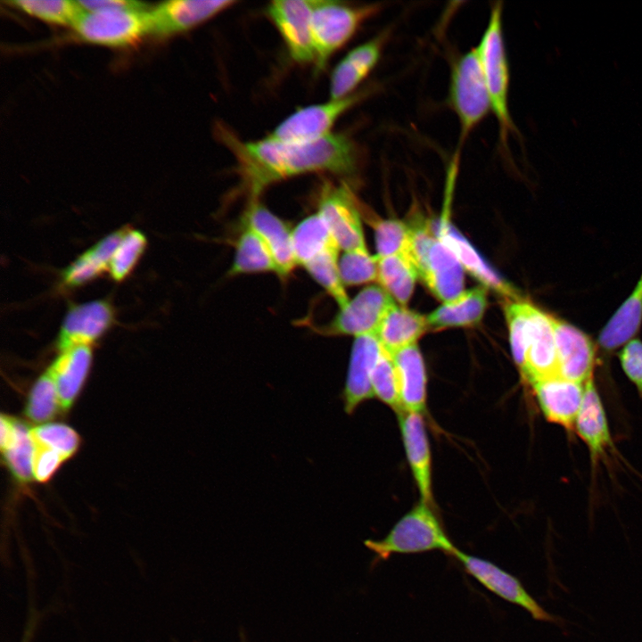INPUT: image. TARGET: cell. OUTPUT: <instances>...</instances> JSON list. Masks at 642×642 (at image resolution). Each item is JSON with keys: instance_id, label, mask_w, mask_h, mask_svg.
Returning a JSON list of instances; mask_svg holds the SVG:
<instances>
[{"instance_id": "26", "label": "cell", "mask_w": 642, "mask_h": 642, "mask_svg": "<svg viewBox=\"0 0 642 642\" xmlns=\"http://www.w3.org/2000/svg\"><path fill=\"white\" fill-rule=\"evenodd\" d=\"M442 218L437 228V236L455 253L463 268L486 287L507 297L516 298L511 285L500 278L480 257L472 245Z\"/></svg>"}, {"instance_id": "19", "label": "cell", "mask_w": 642, "mask_h": 642, "mask_svg": "<svg viewBox=\"0 0 642 642\" xmlns=\"http://www.w3.org/2000/svg\"><path fill=\"white\" fill-rule=\"evenodd\" d=\"M381 352L382 346L374 334L355 337L342 391L347 414H352L364 401L374 398L371 377Z\"/></svg>"}, {"instance_id": "34", "label": "cell", "mask_w": 642, "mask_h": 642, "mask_svg": "<svg viewBox=\"0 0 642 642\" xmlns=\"http://www.w3.org/2000/svg\"><path fill=\"white\" fill-rule=\"evenodd\" d=\"M373 226L376 247L375 257L400 254L412 262V231L409 226L395 219L376 220Z\"/></svg>"}, {"instance_id": "44", "label": "cell", "mask_w": 642, "mask_h": 642, "mask_svg": "<svg viewBox=\"0 0 642 642\" xmlns=\"http://www.w3.org/2000/svg\"><path fill=\"white\" fill-rule=\"evenodd\" d=\"M33 477L38 482H46L54 474L65 458L45 446L33 444Z\"/></svg>"}, {"instance_id": "27", "label": "cell", "mask_w": 642, "mask_h": 642, "mask_svg": "<svg viewBox=\"0 0 642 642\" xmlns=\"http://www.w3.org/2000/svg\"><path fill=\"white\" fill-rule=\"evenodd\" d=\"M642 324V274L634 290L599 333L598 344L611 352L634 339Z\"/></svg>"}, {"instance_id": "23", "label": "cell", "mask_w": 642, "mask_h": 642, "mask_svg": "<svg viewBox=\"0 0 642 642\" xmlns=\"http://www.w3.org/2000/svg\"><path fill=\"white\" fill-rule=\"evenodd\" d=\"M395 366L403 411L423 414L426 409L427 376L416 344L391 355Z\"/></svg>"}, {"instance_id": "22", "label": "cell", "mask_w": 642, "mask_h": 642, "mask_svg": "<svg viewBox=\"0 0 642 642\" xmlns=\"http://www.w3.org/2000/svg\"><path fill=\"white\" fill-rule=\"evenodd\" d=\"M377 37L350 50L333 69L329 86L330 99L349 96L376 65L383 43Z\"/></svg>"}, {"instance_id": "2", "label": "cell", "mask_w": 642, "mask_h": 642, "mask_svg": "<svg viewBox=\"0 0 642 642\" xmlns=\"http://www.w3.org/2000/svg\"><path fill=\"white\" fill-rule=\"evenodd\" d=\"M364 545L374 553L377 560H386L393 554L432 550L452 555L457 549L432 507L422 500L403 515L383 539H366Z\"/></svg>"}, {"instance_id": "32", "label": "cell", "mask_w": 642, "mask_h": 642, "mask_svg": "<svg viewBox=\"0 0 642 642\" xmlns=\"http://www.w3.org/2000/svg\"><path fill=\"white\" fill-rule=\"evenodd\" d=\"M377 282L394 300L405 305L410 300L417 271L409 259L400 254L377 258Z\"/></svg>"}, {"instance_id": "6", "label": "cell", "mask_w": 642, "mask_h": 642, "mask_svg": "<svg viewBox=\"0 0 642 642\" xmlns=\"http://www.w3.org/2000/svg\"><path fill=\"white\" fill-rule=\"evenodd\" d=\"M449 101L464 139L491 110L476 47L460 56L452 68Z\"/></svg>"}, {"instance_id": "48", "label": "cell", "mask_w": 642, "mask_h": 642, "mask_svg": "<svg viewBox=\"0 0 642 642\" xmlns=\"http://www.w3.org/2000/svg\"><path fill=\"white\" fill-rule=\"evenodd\" d=\"M241 642H247V641L245 640V638H244L243 634H241Z\"/></svg>"}, {"instance_id": "28", "label": "cell", "mask_w": 642, "mask_h": 642, "mask_svg": "<svg viewBox=\"0 0 642 642\" xmlns=\"http://www.w3.org/2000/svg\"><path fill=\"white\" fill-rule=\"evenodd\" d=\"M125 229L113 232L78 256L63 272L62 284L74 287L82 285L103 272H109L111 257Z\"/></svg>"}, {"instance_id": "39", "label": "cell", "mask_w": 642, "mask_h": 642, "mask_svg": "<svg viewBox=\"0 0 642 642\" xmlns=\"http://www.w3.org/2000/svg\"><path fill=\"white\" fill-rule=\"evenodd\" d=\"M338 265L344 286L377 281V259L371 256L367 249L343 251L339 257Z\"/></svg>"}, {"instance_id": "33", "label": "cell", "mask_w": 642, "mask_h": 642, "mask_svg": "<svg viewBox=\"0 0 642 642\" xmlns=\"http://www.w3.org/2000/svg\"><path fill=\"white\" fill-rule=\"evenodd\" d=\"M3 452L13 476L21 482L30 481L33 477L34 447L27 425L13 419L12 435Z\"/></svg>"}, {"instance_id": "9", "label": "cell", "mask_w": 642, "mask_h": 642, "mask_svg": "<svg viewBox=\"0 0 642 642\" xmlns=\"http://www.w3.org/2000/svg\"><path fill=\"white\" fill-rule=\"evenodd\" d=\"M364 92L344 98L302 107L284 119L267 136L268 139L290 144L309 143L319 140L329 134L337 119L354 106Z\"/></svg>"}, {"instance_id": "38", "label": "cell", "mask_w": 642, "mask_h": 642, "mask_svg": "<svg viewBox=\"0 0 642 642\" xmlns=\"http://www.w3.org/2000/svg\"><path fill=\"white\" fill-rule=\"evenodd\" d=\"M371 383L374 397L397 414L403 411L395 366L391 356L383 348L372 373Z\"/></svg>"}, {"instance_id": "29", "label": "cell", "mask_w": 642, "mask_h": 642, "mask_svg": "<svg viewBox=\"0 0 642 642\" xmlns=\"http://www.w3.org/2000/svg\"><path fill=\"white\" fill-rule=\"evenodd\" d=\"M486 306L487 292L484 287L464 291L432 311L426 317L428 325L443 328L476 324L483 317Z\"/></svg>"}, {"instance_id": "5", "label": "cell", "mask_w": 642, "mask_h": 642, "mask_svg": "<svg viewBox=\"0 0 642 642\" xmlns=\"http://www.w3.org/2000/svg\"><path fill=\"white\" fill-rule=\"evenodd\" d=\"M315 64L322 70L331 56L355 34L363 21L376 13L377 4L355 6L339 1L311 0Z\"/></svg>"}, {"instance_id": "11", "label": "cell", "mask_w": 642, "mask_h": 642, "mask_svg": "<svg viewBox=\"0 0 642 642\" xmlns=\"http://www.w3.org/2000/svg\"><path fill=\"white\" fill-rule=\"evenodd\" d=\"M266 13L281 35L291 58L301 64L316 61L311 0H276Z\"/></svg>"}, {"instance_id": "45", "label": "cell", "mask_w": 642, "mask_h": 642, "mask_svg": "<svg viewBox=\"0 0 642 642\" xmlns=\"http://www.w3.org/2000/svg\"><path fill=\"white\" fill-rule=\"evenodd\" d=\"M85 11H101L115 9H147L146 4L136 1L125 0H92L77 1Z\"/></svg>"}, {"instance_id": "1", "label": "cell", "mask_w": 642, "mask_h": 642, "mask_svg": "<svg viewBox=\"0 0 642 642\" xmlns=\"http://www.w3.org/2000/svg\"><path fill=\"white\" fill-rule=\"evenodd\" d=\"M221 142L233 153L241 188L251 200L270 185L292 177L330 172L350 175L358 164V152L351 139L342 134H329L313 142L290 144L266 137L243 141L223 127L218 128Z\"/></svg>"}, {"instance_id": "41", "label": "cell", "mask_w": 642, "mask_h": 642, "mask_svg": "<svg viewBox=\"0 0 642 642\" xmlns=\"http://www.w3.org/2000/svg\"><path fill=\"white\" fill-rule=\"evenodd\" d=\"M33 444L45 446L60 453L65 459L78 449L79 437L70 426L63 424H46L30 430Z\"/></svg>"}, {"instance_id": "13", "label": "cell", "mask_w": 642, "mask_h": 642, "mask_svg": "<svg viewBox=\"0 0 642 642\" xmlns=\"http://www.w3.org/2000/svg\"><path fill=\"white\" fill-rule=\"evenodd\" d=\"M463 565L467 573L501 598L523 607L536 620L556 621V618L528 593L514 576L493 563L456 549L452 555Z\"/></svg>"}, {"instance_id": "10", "label": "cell", "mask_w": 642, "mask_h": 642, "mask_svg": "<svg viewBox=\"0 0 642 642\" xmlns=\"http://www.w3.org/2000/svg\"><path fill=\"white\" fill-rule=\"evenodd\" d=\"M317 212L343 251L366 249L356 197L344 183L325 184L320 193Z\"/></svg>"}, {"instance_id": "36", "label": "cell", "mask_w": 642, "mask_h": 642, "mask_svg": "<svg viewBox=\"0 0 642 642\" xmlns=\"http://www.w3.org/2000/svg\"><path fill=\"white\" fill-rule=\"evenodd\" d=\"M6 4L45 21L72 25L82 12L77 1L69 0H19Z\"/></svg>"}, {"instance_id": "15", "label": "cell", "mask_w": 642, "mask_h": 642, "mask_svg": "<svg viewBox=\"0 0 642 642\" xmlns=\"http://www.w3.org/2000/svg\"><path fill=\"white\" fill-rule=\"evenodd\" d=\"M233 0H171L148 11L149 33L169 36L186 31L235 4Z\"/></svg>"}, {"instance_id": "43", "label": "cell", "mask_w": 642, "mask_h": 642, "mask_svg": "<svg viewBox=\"0 0 642 642\" xmlns=\"http://www.w3.org/2000/svg\"><path fill=\"white\" fill-rule=\"evenodd\" d=\"M618 357L624 374L642 398V342L632 339L623 345Z\"/></svg>"}, {"instance_id": "8", "label": "cell", "mask_w": 642, "mask_h": 642, "mask_svg": "<svg viewBox=\"0 0 642 642\" xmlns=\"http://www.w3.org/2000/svg\"><path fill=\"white\" fill-rule=\"evenodd\" d=\"M394 304L393 298L383 287L368 285L340 308L328 323L313 328L326 336L375 335L384 316Z\"/></svg>"}, {"instance_id": "37", "label": "cell", "mask_w": 642, "mask_h": 642, "mask_svg": "<svg viewBox=\"0 0 642 642\" xmlns=\"http://www.w3.org/2000/svg\"><path fill=\"white\" fill-rule=\"evenodd\" d=\"M146 244V237L141 231L125 229L109 266V273L113 280L121 282L129 276L144 253Z\"/></svg>"}, {"instance_id": "18", "label": "cell", "mask_w": 642, "mask_h": 642, "mask_svg": "<svg viewBox=\"0 0 642 642\" xmlns=\"http://www.w3.org/2000/svg\"><path fill=\"white\" fill-rule=\"evenodd\" d=\"M531 385L546 419L567 431L574 430L585 384L556 375L535 381Z\"/></svg>"}, {"instance_id": "47", "label": "cell", "mask_w": 642, "mask_h": 642, "mask_svg": "<svg viewBox=\"0 0 642 642\" xmlns=\"http://www.w3.org/2000/svg\"><path fill=\"white\" fill-rule=\"evenodd\" d=\"M36 621L37 619L30 618L29 621L28 622V626L25 630L24 635L22 637L21 642H31V638L35 630L36 627Z\"/></svg>"}, {"instance_id": "30", "label": "cell", "mask_w": 642, "mask_h": 642, "mask_svg": "<svg viewBox=\"0 0 642 642\" xmlns=\"http://www.w3.org/2000/svg\"><path fill=\"white\" fill-rule=\"evenodd\" d=\"M293 251L298 266L327 251H340L324 218L317 211L302 219L292 230Z\"/></svg>"}, {"instance_id": "21", "label": "cell", "mask_w": 642, "mask_h": 642, "mask_svg": "<svg viewBox=\"0 0 642 642\" xmlns=\"http://www.w3.org/2000/svg\"><path fill=\"white\" fill-rule=\"evenodd\" d=\"M574 429L587 445L592 464L596 465L612 447V438L604 405L593 378L585 383L583 400Z\"/></svg>"}, {"instance_id": "24", "label": "cell", "mask_w": 642, "mask_h": 642, "mask_svg": "<svg viewBox=\"0 0 642 642\" xmlns=\"http://www.w3.org/2000/svg\"><path fill=\"white\" fill-rule=\"evenodd\" d=\"M92 363L90 346H78L64 351L49 368L62 409H68L80 391Z\"/></svg>"}, {"instance_id": "20", "label": "cell", "mask_w": 642, "mask_h": 642, "mask_svg": "<svg viewBox=\"0 0 642 642\" xmlns=\"http://www.w3.org/2000/svg\"><path fill=\"white\" fill-rule=\"evenodd\" d=\"M398 416L407 458L422 501L431 506L433 504L431 451L423 416L409 411Z\"/></svg>"}, {"instance_id": "46", "label": "cell", "mask_w": 642, "mask_h": 642, "mask_svg": "<svg viewBox=\"0 0 642 642\" xmlns=\"http://www.w3.org/2000/svg\"><path fill=\"white\" fill-rule=\"evenodd\" d=\"M1 436H0V445L2 451L4 450V449L7 447V445L10 442V440L12 435V430H13V419L2 415L1 420Z\"/></svg>"}, {"instance_id": "35", "label": "cell", "mask_w": 642, "mask_h": 642, "mask_svg": "<svg viewBox=\"0 0 642 642\" xmlns=\"http://www.w3.org/2000/svg\"><path fill=\"white\" fill-rule=\"evenodd\" d=\"M339 251H327L303 268L310 276L336 301L339 308L350 300L339 271Z\"/></svg>"}, {"instance_id": "25", "label": "cell", "mask_w": 642, "mask_h": 642, "mask_svg": "<svg viewBox=\"0 0 642 642\" xmlns=\"http://www.w3.org/2000/svg\"><path fill=\"white\" fill-rule=\"evenodd\" d=\"M428 326L424 316L394 304L384 316L375 336L382 348L392 355L416 344Z\"/></svg>"}, {"instance_id": "3", "label": "cell", "mask_w": 642, "mask_h": 642, "mask_svg": "<svg viewBox=\"0 0 642 642\" xmlns=\"http://www.w3.org/2000/svg\"><path fill=\"white\" fill-rule=\"evenodd\" d=\"M412 262L429 290L443 302L464 292V268L426 224L411 226Z\"/></svg>"}, {"instance_id": "17", "label": "cell", "mask_w": 642, "mask_h": 642, "mask_svg": "<svg viewBox=\"0 0 642 642\" xmlns=\"http://www.w3.org/2000/svg\"><path fill=\"white\" fill-rule=\"evenodd\" d=\"M243 224L253 228L264 239L274 258L276 275L286 279L298 266L292 246V229L259 199L249 201Z\"/></svg>"}, {"instance_id": "7", "label": "cell", "mask_w": 642, "mask_h": 642, "mask_svg": "<svg viewBox=\"0 0 642 642\" xmlns=\"http://www.w3.org/2000/svg\"><path fill=\"white\" fill-rule=\"evenodd\" d=\"M73 27L86 42L114 47L128 45L149 33L148 11L82 9Z\"/></svg>"}, {"instance_id": "12", "label": "cell", "mask_w": 642, "mask_h": 642, "mask_svg": "<svg viewBox=\"0 0 642 642\" xmlns=\"http://www.w3.org/2000/svg\"><path fill=\"white\" fill-rule=\"evenodd\" d=\"M525 370L523 379L535 381L559 375V361L550 315L526 301Z\"/></svg>"}, {"instance_id": "42", "label": "cell", "mask_w": 642, "mask_h": 642, "mask_svg": "<svg viewBox=\"0 0 642 642\" xmlns=\"http://www.w3.org/2000/svg\"><path fill=\"white\" fill-rule=\"evenodd\" d=\"M525 304L526 300H514L505 308L512 353L521 374L525 370Z\"/></svg>"}, {"instance_id": "4", "label": "cell", "mask_w": 642, "mask_h": 642, "mask_svg": "<svg viewBox=\"0 0 642 642\" xmlns=\"http://www.w3.org/2000/svg\"><path fill=\"white\" fill-rule=\"evenodd\" d=\"M476 49L491 111L499 124L501 136L506 137L514 127L508 108L509 69L503 37L501 3L491 8L487 27Z\"/></svg>"}, {"instance_id": "40", "label": "cell", "mask_w": 642, "mask_h": 642, "mask_svg": "<svg viewBox=\"0 0 642 642\" xmlns=\"http://www.w3.org/2000/svg\"><path fill=\"white\" fill-rule=\"evenodd\" d=\"M61 407L54 381L47 371L42 374L30 391L26 414L37 423L52 419Z\"/></svg>"}, {"instance_id": "16", "label": "cell", "mask_w": 642, "mask_h": 642, "mask_svg": "<svg viewBox=\"0 0 642 642\" xmlns=\"http://www.w3.org/2000/svg\"><path fill=\"white\" fill-rule=\"evenodd\" d=\"M114 311L111 305L96 300L71 307L58 333L57 346L61 351L90 346L111 326Z\"/></svg>"}, {"instance_id": "31", "label": "cell", "mask_w": 642, "mask_h": 642, "mask_svg": "<svg viewBox=\"0 0 642 642\" xmlns=\"http://www.w3.org/2000/svg\"><path fill=\"white\" fill-rule=\"evenodd\" d=\"M235 257L228 276L271 272L276 274L272 253L264 239L251 226L243 229L235 243Z\"/></svg>"}, {"instance_id": "14", "label": "cell", "mask_w": 642, "mask_h": 642, "mask_svg": "<svg viewBox=\"0 0 642 642\" xmlns=\"http://www.w3.org/2000/svg\"><path fill=\"white\" fill-rule=\"evenodd\" d=\"M559 361V375L585 384L593 378L597 345L584 332L550 315Z\"/></svg>"}]
</instances>
